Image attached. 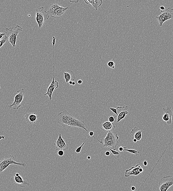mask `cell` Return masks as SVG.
Segmentation results:
<instances>
[{"mask_svg":"<svg viewBox=\"0 0 173 191\" xmlns=\"http://www.w3.org/2000/svg\"><path fill=\"white\" fill-rule=\"evenodd\" d=\"M57 122L63 127L66 126L73 128H77L80 129H83L89 133L86 128L85 122L74 117L73 116L65 110L58 113Z\"/></svg>","mask_w":173,"mask_h":191,"instance_id":"6da1fadb","label":"cell"},{"mask_svg":"<svg viewBox=\"0 0 173 191\" xmlns=\"http://www.w3.org/2000/svg\"><path fill=\"white\" fill-rule=\"evenodd\" d=\"M119 137L115 131H110L107 133L104 139L103 147H107L115 150H117V146L119 144Z\"/></svg>","mask_w":173,"mask_h":191,"instance_id":"7a4b0ae2","label":"cell"},{"mask_svg":"<svg viewBox=\"0 0 173 191\" xmlns=\"http://www.w3.org/2000/svg\"><path fill=\"white\" fill-rule=\"evenodd\" d=\"M6 35L8 38V42L12 45L13 48L16 46L17 37L18 34L23 30V28L19 25L5 28Z\"/></svg>","mask_w":173,"mask_h":191,"instance_id":"3957f363","label":"cell"},{"mask_svg":"<svg viewBox=\"0 0 173 191\" xmlns=\"http://www.w3.org/2000/svg\"><path fill=\"white\" fill-rule=\"evenodd\" d=\"M11 165H20L23 167H26L27 165L25 163H17L13 155L9 154L0 159V174L2 173Z\"/></svg>","mask_w":173,"mask_h":191,"instance_id":"277c9868","label":"cell"},{"mask_svg":"<svg viewBox=\"0 0 173 191\" xmlns=\"http://www.w3.org/2000/svg\"><path fill=\"white\" fill-rule=\"evenodd\" d=\"M36 11V20L38 24L39 29L42 28L45 25L46 21L49 18L48 12L44 9V7H40L35 10Z\"/></svg>","mask_w":173,"mask_h":191,"instance_id":"5b68a950","label":"cell"},{"mask_svg":"<svg viewBox=\"0 0 173 191\" xmlns=\"http://www.w3.org/2000/svg\"><path fill=\"white\" fill-rule=\"evenodd\" d=\"M68 7H63L57 4H51L47 12L49 16L55 18H59L62 17Z\"/></svg>","mask_w":173,"mask_h":191,"instance_id":"8992f818","label":"cell"},{"mask_svg":"<svg viewBox=\"0 0 173 191\" xmlns=\"http://www.w3.org/2000/svg\"><path fill=\"white\" fill-rule=\"evenodd\" d=\"M17 93L14 96V102L8 106L10 109L12 108L13 110H17L21 106L25 94V91L24 89L22 88L17 91Z\"/></svg>","mask_w":173,"mask_h":191,"instance_id":"52a82bcc","label":"cell"},{"mask_svg":"<svg viewBox=\"0 0 173 191\" xmlns=\"http://www.w3.org/2000/svg\"><path fill=\"white\" fill-rule=\"evenodd\" d=\"M173 185V176L168 175L162 177L159 182L160 191H167Z\"/></svg>","mask_w":173,"mask_h":191,"instance_id":"ba28073f","label":"cell"},{"mask_svg":"<svg viewBox=\"0 0 173 191\" xmlns=\"http://www.w3.org/2000/svg\"><path fill=\"white\" fill-rule=\"evenodd\" d=\"M156 18L159 22L160 26L161 27L166 21L173 19V9L168 8L160 16H156Z\"/></svg>","mask_w":173,"mask_h":191,"instance_id":"9c48e42d","label":"cell"},{"mask_svg":"<svg viewBox=\"0 0 173 191\" xmlns=\"http://www.w3.org/2000/svg\"><path fill=\"white\" fill-rule=\"evenodd\" d=\"M164 112V115L162 119L164 121L166 122L168 125H171L172 124V117L173 116V111L171 107L168 105L166 107H164L162 109Z\"/></svg>","mask_w":173,"mask_h":191,"instance_id":"30bf717a","label":"cell"},{"mask_svg":"<svg viewBox=\"0 0 173 191\" xmlns=\"http://www.w3.org/2000/svg\"><path fill=\"white\" fill-rule=\"evenodd\" d=\"M53 144L55 147L56 150L57 151L61 150L65 151L69 149L68 146L63 140L61 134H59L58 139L55 141Z\"/></svg>","mask_w":173,"mask_h":191,"instance_id":"8fae6325","label":"cell"},{"mask_svg":"<svg viewBox=\"0 0 173 191\" xmlns=\"http://www.w3.org/2000/svg\"><path fill=\"white\" fill-rule=\"evenodd\" d=\"M117 112L118 115L115 117L116 119L117 123H118L125 118L126 116L129 114L128 106L121 107L118 106L117 107Z\"/></svg>","mask_w":173,"mask_h":191,"instance_id":"7c38bea8","label":"cell"},{"mask_svg":"<svg viewBox=\"0 0 173 191\" xmlns=\"http://www.w3.org/2000/svg\"><path fill=\"white\" fill-rule=\"evenodd\" d=\"M143 168L141 163L138 164L135 166L132 167L129 169L126 170L125 172L126 177H129L131 176H137L141 174L139 171V169Z\"/></svg>","mask_w":173,"mask_h":191,"instance_id":"4fadbf2b","label":"cell"},{"mask_svg":"<svg viewBox=\"0 0 173 191\" xmlns=\"http://www.w3.org/2000/svg\"><path fill=\"white\" fill-rule=\"evenodd\" d=\"M59 83L57 81L55 80L54 77H53L52 82L49 85L47 92L44 94L45 96H48L49 100H52V96L53 92L56 89L59 87Z\"/></svg>","mask_w":173,"mask_h":191,"instance_id":"5bb4252c","label":"cell"},{"mask_svg":"<svg viewBox=\"0 0 173 191\" xmlns=\"http://www.w3.org/2000/svg\"><path fill=\"white\" fill-rule=\"evenodd\" d=\"M143 131V130H140L137 126H135L132 129L130 134L132 140H136L137 141L141 140L142 138V133Z\"/></svg>","mask_w":173,"mask_h":191,"instance_id":"9a60e30c","label":"cell"},{"mask_svg":"<svg viewBox=\"0 0 173 191\" xmlns=\"http://www.w3.org/2000/svg\"><path fill=\"white\" fill-rule=\"evenodd\" d=\"M100 128L105 132H108L115 131L116 126L114 123L106 121L101 125Z\"/></svg>","mask_w":173,"mask_h":191,"instance_id":"2e32d148","label":"cell"},{"mask_svg":"<svg viewBox=\"0 0 173 191\" xmlns=\"http://www.w3.org/2000/svg\"><path fill=\"white\" fill-rule=\"evenodd\" d=\"M13 180L14 184L20 187H27L30 186V184L24 180L21 176L14 175Z\"/></svg>","mask_w":173,"mask_h":191,"instance_id":"e0dca14e","label":"cell"},{"mask_svg":"<svg viewBox=\"0 0 173 191\" xmlns=\"http://www.w3.org/2000/svg\"><path fill=\"white\" fill-rule=\"evenodd\" d=\"M26 121L27 123L30 124H35L36 123L38 119V117L37 115L34 113H30L26 114L24 115Z\"/></svg>","mask_w":173,"mask_h":191,"instance_id":"ac0fdd59","label":"cell"},{"mask_svg":"<svg viewBox=\"0 0 173 191\" xmlns=\"http://www.w3.org/2000/svg\"><path fill=\"white\" fill-rule=\"evenodd\" d=\"M64 74L66 83L70 81H72L76 80L75 74L72 71L68 70L67 72H64Z\"/></svg>","mask_w":173,"mask_h":191,"instance_id":"d6986e66","label":"cell"},{"mask_svg":"<svg viewBox=\"0 0 173 191\" xmlns=\"http://www.w3.org/2000/svg\"><path fill=\"white\" fill-rule=\"evenodd\" d=\"M84 1L86 4H90L96 10H98V8L100 7L103 3L102 0H84Z\"/></svg>","mask_w":173,"mask_h":191,"instance_id":"ffe728a7","label":"cell"},{"mask_svg":"<svg viewBox=\"0 0 173 191\" xmlns=\"http://www.w3.org/2000/svg\"><path fill=\"white\" fill-rule=\"evenodd\" d=\"M123 151L129 152L135 154L136 156L138 155L140 152L139 151L134 150V149H127L126 147H123Z\"/></svg>","mask_w":173,"mask_h":191,"instance_id":"44dd1931","label":"cell"},{"mask_svg":"<svg viewBox=\"0 0 173 191\" xmlns=\"http://www.w3.org/2000/svg\"><path fill=\"white\" fill-rule=\"evenodd\" d=\"M90 136H88L87 139H86V140L85 141V142L83 143V144H82L81 145V146H80L79 147H78V148L76 149L75 151V154L77 155H80V153H81L82 149V148H83L84 145V144H85V143L86 142V141L87 140L88 138H90Z\"/></svg>","mask_w":173,"mask_h":191,"instance_id":"7402d4cb","label":"cell"},{"mask_svg":"<svg viewBox=\"0 0 173 191\" xmlns=\"http://www.w3.org/2000/svg\"><path fill=\"white\" fill-rule=\"evenodd\" d=\"M8 41V38L6 35H5L1 40H0V48L3 46Z\"/></svg>","mask_w":173,"mask_h":191,"instance_id":"603a6c76","label":"cell"},{"mask_svg":"<svg viewBox=\"0 0 173 191\" xmlns=\"http://www.w3.org/2000/svg\"><path fill=\"white\" fill-rule=\"evenodd\" d=\"M109 150L111 151V154L114 155L117 157L118 159L119 157H120V154L118 152V151L112 150V149L110 148H108Z\"/></svg>","mask_w":173,"mask_h":191,"instance_id":"cb8c5ba5","label":"cell"},{"mask_svg":"<svg viewBox=\"0 0 173 191\" xmlns=\"http://www.w3.org/2000/svg\"><path fill=\"white\" fill-rule=\"evenodd\" d=\"M107 65L109 67H110L112 69H114L115 67V64L114 61H110L108 62Z\"/></svg>","mask_w":173,"mask_h":191,"instance_id":"d4e9b609","label":"cell"},{"mask_svg":"<svg viewBox=\"0 0 173 191\" xmlns=\"http://www.w3.org/2000/svg\"><path fill=\"white\" fill-rule=\"evenodd\" d=\"M88 133H89V136H90V137H93V138L96 139V140H98L99 142L101 143L102 144H103V143L102 142H101V141H100L99 140H98V139L96 138L94 136V132L92 131H90V132H89Z\"/></svg>","mask_w":173,"mask_h":191,"instance_id":"484cf974","label":"cell"},{"mask_svg":"<svg viewBox=\"0 0 173 191\" xmlns=\"http://www.w3.org/2000/svg\"><path fill=\"white\" fill-rule=\"evenodd\" d=\"M115 115L113 116H110L108 118L109 121L111 122V123H113L115 121Z\"/></svg>","mask_w":173,"mask_h":191,"instance_id":"4316f807","label":"cell"},{"mask_svg":"<svg viewBox=\"0 0 173 191\" xmlns=\"http://www.w3.org/2000/svg\"><path fill=\"white\" fill-rule=\"evenodd\" d=\"M110 110L111 111H112L113 113H115V115H116V116L118 115V112H117L116 109L114 108H110Z\"/></svg>","mask_w":173,"mask_h":191,"instance_id":"83f0119b","label":"cell"},{"mask_svg":"<svg viewBox=\"0 0 173 191\" xmlns=\"http://www.w3.org/2000/svg\"><path fill=\"white\" fill-rule=\"evenodd\" d=\"M64 151L61 150L58 151L57 154H58L60 157H62L64 155Z\"/></svg>","mask_w":173,"mask_h":191,"instance_id":"f1b7e54d","label":"cell"},{"mask_svg":"<svg viewBox=\"0 0 173 191\" xmlns=\"http://www.w3.org/2000/svg\"><path fill=\"white\" fill-rule=\"evenodd\" d=\"M5 35V32H0V40H1Z\"/></svg>","mask_w":173,"mask_h":191,"instance_id":"f546056e","label":"cell"},{"mask_svg":"<svg viewBox=\"0 0 173 191\" xmlns=\"http://www.w3.org/2000/svg\"><path fill=\"white\" fill-rule=\"evenodd\" d=\"M160 10L161 12L162 13L163 12H164L165 10H166V8L164 6H161L160 7Z\"/></svg>","mask_w":173,"mask_h":191,"instance_id":"4dcf8cb0","label":"cell"},{"mask_svg":"<svg viewBox=\"0 0 173 191\" xmlns=\"http://www.w3.org/2000/svg\"><path fill=\"white\" fill-rule=\"evenodd\" d=\"M56 38L55 37H53V40H52V43L53 46V48L54 47L55 45V41H56Z\"/></svg>","mask_w":173,"mask_h":191,"instance_id":"1f68e13d","label":"cell"},{"mask_svg":"<svg viewBox=\"0 0 173 191\" xmlns=\"http://www.w3.org/2000/svg\"><path fill=\"white\" fill-rule=\"evenodd\" d=\"M111 154V153L109 151H106V153H105V155L106 156H110Z\"/></svg>","mask_w":173,"mask_h":191,"instance_id":"d6a6232c","label":"cell"},{"mask_svg":"<svg viewBox=\"0 0 173 191\" xmlns=\"http://www.w3.org/2000/svg\"><path fill=\"white\" fill-rule=\"evenodd\" d=\"M77 83L79 84H82L83 83V81L81 80H79L77 81Z\"/></svg>","mask_w":173,"mask_h":191,"instance_id":"836d02e7","label":"cell"},{"mask_svg":"<svg viewBox=\"0 0 173 191\" xmlns=\"http://www.w3.org/2000/svg\"><path fill=\"white\" fill-rule=\"evenodd\" d=\"M143 164L145 166H147L148 165L147 162L146 160L144 161L143 162Z\"/></svg>","mask_w":173,"mask_h":191,"instance_id":"e575fe53","label":"cell"},{"mask_svg":"<svg viewBox=\"0 0 173 191\" xmlns=\"http://www.w3.org/2000/svg\"><path fill=\"white\" fill-rule=\"evenodd\" d=\"M119 150L120 151H123V148L122 147H120L119 148Z\"/></svg>","mask_w":173,"mask_h":191,"instance_id":"d590c367","label":"cell"},{"mask_svg":"<svg viewBox=\"0 0 173 191\" xmlns=\"http://www.w3.org/2000/svg\"><path fill=\"white\" fill-rule=\"evenodd\" d=\"M5 139V136H0V140H4Z\"/></svg>","mask_w":173,"mask_h":191,"instance_id":"8d00e7d4","label":"cell"},{"mask_svg":"<svg viewBox=\"0 0 173 191\" xmlns=\"http://www.w3.org/2000/svg\"><path fill=\"white\" fill-rule=\"evenodd\" d=\"M131 190L133 191L136 190V188H135V186L132 187L131 188Z\"/></svg>","mask_w":173,"mask_h":191,"instance_id":"74e56055","label":"cell"},{"mask_svg":"<svg viewBox=\"0 0 173 191\" xmlns=\"http://www.w3.org/2000/svg\"><path fill=\"white\" fill-rule=\"evenodd\" d=\"M139 171L141 173L143 172V168H141L139 169Z\"/></svg>","mask_w":173,"mask_h":191,"instance_id":"f35d334b","label":"cell"},{"mask_svg":"<svg viewBox=\"0 0 173 191\" xmlns=\"http://www.w3.org/2000/svg\"><path fill=\"white\" fill-rule=\"evenodd\" d=\"M70 2H72V3H77L78 2H79V1H70Z\"/></svg>","mask_w":173,"mask_h":191,"instance_id":"ab89813d","label":"cell"},{"mask_svg":"<svg viewBox=\"0 0 173 191\" xmlns=\"http://www.w3.org/2000/svg\"><path fill=\"white\" fill-rule=\"evenodd\" d=\"M72 82H73L72 81H70L69 82V84L70 85H72Z\"/></svg>","mask_w":173,"mask_h":191,"instance_id":"60d3db41","label":"cell"},{"mask_svg":"<svg viewBox=\"0 0 173 191\" xmlns=\"http://www.w3.org/2000/svg\"><path fill=\"white\" fill-rule=\"evenodd\" d=\"M75 84H76V83L75 82H73L72 84V85L73 86H75Z\"/></svg>","mask_w":173,"mask_h":191,"instance_id":"b9f144b4","label":"cell"},{"mask_svg":"<svg viewBox=\"0 0 173 191\" xmlns=\"http://www.w3.org/2000/svg\"><path fill=\"white\" fill-rule=\"evenodd\" d=\"M87 158L88 159H90L91 158V157L90 156H88L87 157Z\"/></svg>","mask_w":173,"mask_h":191,"instance_id":"7bdbcfd3","label":"cell"},{"mask_svg":"<svg viewBox=\"0 0 173 191\" xmlns=\"http://www.w3.org/2000/svg\"><path fill=\"white\" fill-rule=\"evenodd\" d=\"M1 86H0V91H1Z\"/></svg>","mask_w":173,"mask_h":191,"instance_id":"ee69618b","label":"cell"}]
</instances>
